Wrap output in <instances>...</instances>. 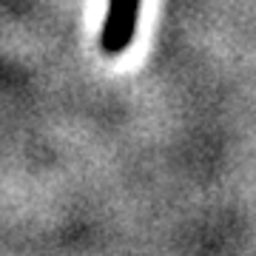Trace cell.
<instances>
[{
    "label": "cell",
    "instance_id": "1",
    "mask_svg": "<svg viewBox=\"0 0 256 256\" xmlns=\"http://www.w3.org/2000/svg\"><path fill=\"white\" fill-rule=\"evenodd\" d=\"M140 9L142 0H108L106 3V18L100 28V52L106 57H120L131 46L137 34Z\"/></svg>",
    "mask_w": 256,
    "mask_h": 256
}]
</instances>
